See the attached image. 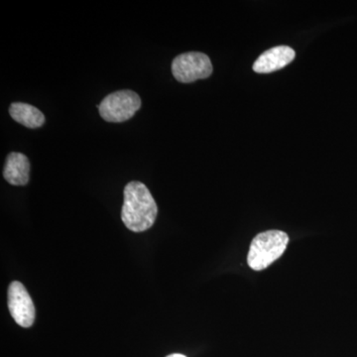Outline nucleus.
Returning <instances> with one entry per match:
<instances>
[{
	"label": "nucleus",
	"instance_id": "1",
	"mask_svg": "<svg viewBox=\"0 0 357 357\" xmlns=\"http://www.w3.org/2000/svg\"><path fill=\"white\" fill-rule=\"evenodd\" d=\"M121 220L129 230L142 232L153 227L158 208L146 185L138 181L124 188Z\"/></svg>",
	"mask_w": 357,
	"mask_h": 357
},
{
	"label": "nucleus",
	"instance_id": "2",
	"mask_svg": "<svg viewBox=\"0 0 357 357\" xmlns=\"http://www.w3.org/2000/svg\"><path fill=\"white\" fill-rule=\"evenodd\" d=\"M288 243V234L281 230H268L257 234L249 248V267L255 271L266 269L283 255Z\"/></svg>",
	"mask_w": 357,
	"mask_h": 357
},
{
	"label": "nucleus",
	"instance_id": "3",
	"mask_svg": "<svg viewBox=\"0 0 357 357\" xmlns=\"http://www.w3.org/2000/svg\"><path fill=\"white\" fill-rule=\"evenodd\" d=\"M140 96L133 91H117L103 98L98 105L100 116L107 122L128 121L140 109Z\"/></svg>",
	"mask_w": 357,
	"mask_h": 357
},
{
	"label": "nucleus",
	"instance_id": "4",
	"mask_svg": "<svg viewBox=\"0 0 357 357\" xmlns=\"http://www.w3.org/2000/svg\"><path fill=\"white\" fill-rule=\"evenodd\" d=\"M172 73L180 83L190 84L210 77L213 73V65L206 54L188 52L174 59Z\"/></svg>",
	"mask_w": 357,
	"mask_h": 357
},
{
	"label": "nucleus",
	"instance_id": "5",
	"mask_svg": "<svg viewBox=\"0 0 357 357\" xmlns=\"http://www.w3.org/2000/svg\"><path fill=\"white\" fill-rule=\"evenodd\" d=\"M8 309L14 321L22 328H30L35 321V306L22 283L11 282L7 293Z\"/></svg>",
	"mask_w": 357,
	"mask_h": 357
},
{
	"label": "nucleus",
	"instance_id": "6",
	"mask_svg": "<svg viewBox=\"0 0 357 357\" xmlns=\"http://www.w3.org/2000/svg\"><path fill=\"white\" fill-rule=\"evenodd\" d=\"M296 53L291 47L277 46L265 51L253 65L255 72L269 74L275 70L283 69L293 62Z\"/></svg>",
	"mask_w": 357,
	"mask_h": 357
},
{
	"label": "nucleus",
	"instance_id": "7",
	"mask_svg": "<svg viewBox=\"0 0 357 357\" xmlns=\"http://www.w3.org/2000/svg\"><path fill=\"white\" fill-rule=\"evenodd\" d=\"M30 163L24 154L13 152L7 156L3 177L13 185H25L29 182Z\"/></svg>",
	"mask_w": 357,
	"mask_h": 357
},
{
	"label": "nucleus",
	"instance_id": "8",
	"mask_svg": "<svg viewBox=\"0 0 357 357\" xmlns=\"http://www.w3.org/2000/svg\"><path fill=\"white\" fill-rule=\"evenodd\" d=\"M9 114L14 121L28 128H41L45 123L44 114L28 103H13L9 107Z\"/></svg>",
	"mask_w": 357,
	"mask_h": 357
},
{
	"label": "nucleus",
	"instance_id": "9",
	"mask_svg": "<svg viewBox=\"0 0 357 357\" xmlns=\"http://www.w3.org/2000/svg\"><path fill=\"white\" fill-rule=\"evenodd\" d=\"M167 357H187V356H183V354H170V356H168Z\"/></svg>",
	"mask_w": 357,
	"mask_h": 357
}]
</instances>
